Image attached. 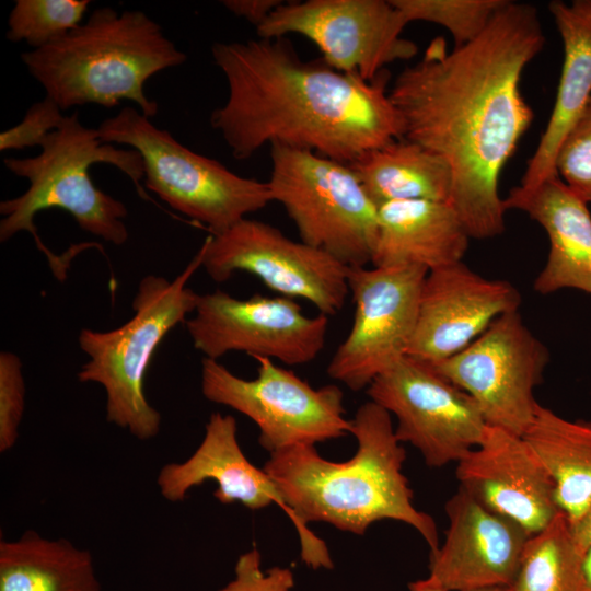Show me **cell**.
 Wrapping results in <instances>:
<instances>
[{"label":"cell","mask_w":591,"mask_h":591,"mask_svg":"<svg viewBox=\"0 0 591 591\" xmlns=\"http://www.w3.org/2000/svg\"><path fill=\"white\" fill-rule=\"evenodd\" d=\"M544 45L536 8L508 0L472 42L448 50L434 38L389 92L403 138L449 164L450 205L472 239L505 231L500 174L534 119L520 81Z\"/></svg>","instance_id":"cell-1"},{"label":"cell","mask_w":591,"mask_h":591,"mask_svg":"<svg viewBox=\"0 0 591 591\" xmlns=\"http://www.w3.org/2000/svg\"><path fill=\"white\" fill-rule=\"evenodd\" d=\"M211 55L228 97L210 125L235 159L281 144L350 164L403 138L384 71L367 81L324 61H303L285 37L215 43Z\"/></svg>","instance_id":"cell-2"},{"label":"cell","mask_w":591,"mask_h":591,"mask_svg":"<svg viewBox=\"0 0 591 591\" xmlns=\"http://www.w3.org/2000/svg\"><path fill=\"white\" fill-rule=\"evenodd\" d=\"M350 422L358 448L348 461H328L315 445L302 444L270 454L264 465L296 517L302 561L312 569L334 567L326 544L309 529L310 522L362 535L376 521L395 520L414 528L430 554L434 553L440 545L437 524L413 503L403 473L406 451L391 414L369 401Z\"/></svg>","instance_id":"cell-3"},{"label":"cell","mask_w":591,"mask_h":591,"mask_svg":"<svg viewBox=\"0 0 591 591\" xmlns=\"http://www.w3.org/2000/svg\"><path fill=\"white\" fill-rule=\"evenodd\" d=\"M21 59L61 111L85 104L112 108L127 100L152 118L159 107L146 95L144 84L158 72L183 65L187 56L144 12L102 7Z\"/></svg>","instance_id":"cell-4"},{"label":"cell","mask_w":591,"mask_h":591,"mask_svg":"<svg viewBox=\"0 0 591 591\" xmlns=\"http://www.w3.org/2000/svg\"><path fill=\"white\" fill-rule=\"evenodd\" d=\"M95 163L116 166L141 193L144 172L140 154L103 142L97 129L81 124L78 112L66 116L44 141L38 155L3 159L4 166L30 185L22 195L1 201L0 241L26 231L49 262L54 260L56 256L37 234L34 218L43 210L57 208L67 211L83 231L114 245L126 243L127 208L94 185L89 169Z\"/></svg>","instance_id":"cell-5"},{"label":"cell","mask_w":591,"mask_h":591,"mask_svg":"<svg viewBox=\"0 0 591 591\" xmlns=\"http://www.w3.org/2000/svg\"><path fill=\"white\" fill-rule=\"evenodd\" d=\"M202 257L200 247L172 281L154 275L143 277L132 301L134 316L124 325L106 332H80L79 345L89 360L78 380L101 384L106 393L107 421L139 440H150L160 431L161 415L146 397L144 376L159 344L198 304L200 294L187 283L202 267Z\"/></svg>","instance_id":"cell-6"},{"label":"cell","mask_w":591,"mask_h":591,"mask_svg":"<svg viewBox=\"0 0 591 591\" xmlns=\"http://www.w3.org/2000/svg\"><path fill=\"white\" fill-rule=\"evenodd\" d=\"M96 129L103 142L136 150L147 188L172 209L205 224L212 235L273 201L267 182L240 176L188 149L138 108L126 106Z\"/></svg>","instance_id":"cell-7"},{"label":"cell","mask_w":591,"mask_h":591,"mask_svg":"<svg viewBox=\"0 0 591 591\" xmlns=\"http://www.w3.org/2000/svg\"><path fill=\"white\" fill-rule=\"evenodd\" d=\"M270 158L273 201L285 208L301 241L349 267L371 263L378 207L350 165L281 144L270 146Z\"/></svg>","instance_id":"cell-8"},{"label":"cell","mask_w":591,"mask_h":591,"mask_svg":"<svg viewBox=\"0 0 591 591\" xmlns=\"http://www.w3.org/2000/svg\"><path fill=\"white\" fill-rule=\"evenodd\" d=\"M255 359L257 376L246 380L218 360L204 358L201 392L208 401L231 407L253 420L259 429V444L270 454L350 433L344 394L337 385L314 389L271 359Z\"/></svg>","instance_id":"cell-9"},{"label":"cell","mask_w":591,"mask_h":591,"mask_svg":"<svg viewBox=\"0 0 591 591\" xmlns=\"http://www.w3.org/2000/svg\"><path fill=\"white\" fill-rule=\"evenodd\" d=\"M407 24L391 0H306L285 1L256 31L260 38L301 35L327 66L373 81L386 65L417 54L402 36Z\"/></svg>","instance_id":"cell-10"},{"label":"cell","mask_w":591,"mask_h":591,"mask_svg":"<svg viewBox=\"0 0 591 591\" xmlns=\"http://www.w3.org/2000/svg\"><path fill=\"white\" fill-rule=\"evenodd\" d=\"M201 247L202 267L212 280L246 271L281 297L309 301L327 317L343 309L349 293V266L263 221L244 218L209 234Z\"/></svg>","instance_id":"cell-11"},{"label":"cell","mask_w":591,"mask_h":591,"mask_svg":"<svg viewBox=\"0 0 591 591\" xmlns=\"http://www.w3.org/2000/svg\"><path fill=\"white\" fill-rule=\"evenodd\" d=\"M548 362V349L515 310L432 367L476 402L488 426L523 436L538 404L534 391Z\"/></svg>","instance_id":"cell-12"},{"label":"cell","mask_w":591,"mask_h":591,"mask_svg":"<svg viewBox=\"0 0 591 591\" xmlns=\"http://www.w3.org/2000/svg\"><path fill=\"white\" fill-rule=\"evenodd\" d=\"M427 273L419 266L349 267L355 314L328 363L332 379L357 392L406 356Z\"/></svg>","instance_id":"cell-13"},{"label":"cell","mask_w":591,"mask_h":591,"mask_svg":"<svg viewBox=\"0 0 591 591\" xmlns=\"http://www.w3.org/2000/svg\"><path fill=\"white\" fill-rule=\"evenodd\" d=\"M367 394L395 416L397 439L415 447L431 467L456 464L479 444L488 426L466 392L408 356L375 378Z\"/></svg>","instance_id":"cell-14"},{"label":"cell","mask_w":591,"mask_h":591,"mask_svg":"<svg viewBox=\"0 0 591 591\" xmlns=\"http://www.w3.org/2000/svg\"><path fill=\"white\" fill-rule=\"evenodd\" d=\"M186 321L194 347L218 360L231 351L276 359L288 366L313 361L323 350L328 317L308 316L290 298L255 294L236 299L216 290L200 294Z\"/></svg>","instance_id":"cell-15"},{"label":"cell","mask_w":591,"mask_h":591,"mask_svg":"<svg viewBox=\"0 0 591 591\" xmlns=\"http://www.w3.org/2000/svg\"><path fill=\"white\" fill-rule=\"evenodd\" d=\"M520 303L511 282L486 278L463 260L429 270L406 356L436 366L467 347L496 318L519 310Z\"/></svg>","instance_id":"cell-16"},{"label":"cell","mask_w":591,"mask_h":591,"mask_svg":"<svg viewBox=\"0 0 591 591\" xmlns=\"http://www.w3.org/2000/svg\"><path fill=\"white\" fill-rule=\"evenodd\" d=\"M460 487L530 535L560 512L547 468L522 437L487 426L479 444L456 463Z\"/></svg>","instance_id":"cell-17"},{"label":"cell","mask_w":591,"mask_h":591,"mask_svg":"<svg viewBox=\"0 0 591 591\" xmlns=\"http://www.w3.org/2000/svg\"><path fill=\"white\" fill-rule=\"evenodd\" d=\"M444 541L430 554L429 577L445 591L510 587L530 534L459 488L444 507Z\"/></svg>","instance_id":"cell-18"},{"label":"cell","mask_w":591,"mask_h":591,"mask_svg":"<svg viewBox=\"0 0 591 591\" xmlns=\"http://www.w3.org/2000/svg\"><path fill=\"white\" fill-rule=\"evenodd\" d=\"M208 480L217 484L213 496L221 503L241 502L251 510L276 503L296 525V517L275 482L243 453L231 415L211 414L196 451L181 463L165 464L157 477L161 495L171 502L184 500L193 487Z\"/></svg>","instance_id":"cell-19"},{"label":"cell","mask_w":591,"mask_h":591,"mask_svg":"<svg viewBox=\"0 0 591 591\" xmlns=\"http://www.w3.org/2000/svg\"><path fill=\"white\" fill-rule=\"evenodd\" d=\"M503 204L507 211L525 212L547 235V259L534 280V290L546 296L571 288L591 294V213L588 204L557 175L533 189L512 188Z\"/></svg>","instance_id":"cell-20"},{"label":"cell","mask_w":591,"mask_h":591,"mask_svg":"<svg viewBox=\"0 0 591 591\" xmlns=\"http://www.w3.org/2000/svg\"><path fill=\"white\" fill-rule=\"evenodd\" d=\"M470 235L449 202L399 200L378 207L374 267L432 270L463 260Z\"/></svg>","instance_id":"cell-21"},{"label":"cell","mask_w":591,"mask_h":591,"mask_svg":"<svg viewBox=\"0 0 591 591\" xmlns=\"http://www.w3.org/2000/svg\"><path fill=\"white\" fill-rule=\"evenodd\" d=\"M548 10L564 47L552 114L519 185L533 189L556 175L558 148L591 99V0L552 1Z\"/></svg>","instance_id":"cell-22"},{"label":"cell","mask_w":591,"mask_h":591,"mask_svg":"<svg viewBox=\"0 0 591 591\" xmlns=\"http://www.w3.org/2000/svg\"><path fill=\"white\" fill-rule=\"evenodd\" d=\"M376 207L399 200L449 202L452 173L447 161L405 138L372 149L351 162Z\"/></svg>","instance_id":"cell-23"},{"label":"cell","mask_w":591,"mask_h":591,"mask_svg":"<svg viewBox=\"0 0 591 591\" xmlns=\"http://www.w3.org/2000/svg\"><path fill=\"white\" fill-rule=\"evenodd\" d=\"M0 591H101L91 553L26 531L0 542Z\"/></svg>","instance_id":"cell-24"},{"label":"cell","mask_w":591,"mask_h":591,"mask_svg":"<svg viewBox=\"0 0 591 591\" xmlns=\"http://www.w3.org/2000/svg\"><path fill=\"white\" fill-rule=\"evenodd\" d=\"M522 437L552 476L560 511L576 523L591 502V419H567L538 403Z\"/></svg>","instance_id":"cell-25"},{"label":"cell","mask_w":591,"mask_h":591,"mask_svg":"<svg viewBox=\"0 0 591 591\" xmlns=\"http://www.w3.org/2000/svg\"><path fill=\"white\" fill-rule=\"evenodd\" d=\"M586 552L576 542L570 523L560 511L526 542L511 591H591Z\"/></svg>","instance_id":"cell-26"},{"label":"cell","mask_w":591,"mask_h":591,"mask_svg":"<svg viewBox=\"0 0 591 591\" xmlns=\"http://www.w3.org/2000/svg\"><path fill=\"white\" fill-rule=\"evenodd\" d=\"M89 0H16L8 20L7 38L43 48L80 25Z\"/></svg>","instance_id":"cell-27"},{"label":"cell","mask_w":591,"mask_h":591,"mask_svg":"<svg viewBox=\"0 0 591 591\" xmlns=\"http://www.w3.org/2000/svg\"><path fill=\"white\" fill-rule=\"evenodd\" d=\"M408 23L425 21L444 27L454 47L478 37L508 0H391Z\"/></svg>","instance_id":"cell-28"},{"label":"cell","mask_w":591,"mask_h":591,"mask_svg":"<svg viewBox=\"0 0 591 591\" xmlns=\"http://www.w3.org/2000/svg\"><path fill=\"white\" fill-rule=\"evenodd\" d=\"M556 175L586 204H591V99L561 141Z\"/></svg>","instance_id":"cell-29"},{"label":"cell","mask_w":591,"mask_h":591,"mask_svg":"<svg viewBox=\"0 0 591 591\" xmlns=\"http://www.w3.org/2000/svg\"><path fill=\"white\" fill-rule=\"evenodd\" d=\"M25 405V382L21 359L13 352L0 354V452L11 450L19 438Z\"/></svg>","instance_id":"cell-30"},{"label":"cell","mask_w":591,"mask_h":591,"mask_svg":"<svg viewBox=\"0 0 591 591\" xmlns=\"http://www.w3.org/2000/svg\"><path fill=\"white\" fill-rule=\"evenodd\" d=\"M61 112L47 96L34 103L18 125L0 134V150H21L36 146L40 148L48 136L62 125L66 116Z\"/></svg>","instance_id":"cell-31"},{"label":"cell","mask_w":591,"mask_h":591,"mask_svg":"<svg viewBox=\"0 0 591 591\" xmlns=\"http://www.w3.org/2000/svg\"><path fill=\"white\" fill-rule=\"evenodd\" d=\"M234 578L218 591H292L294 576L288 567L262 568L260 553L252 548L236 560Z\"/></svg>","instance_id":"cell-32"},{"label":"cell","mask_w":591,"mask_h":591,"mask_svg":"<svg viewBox=\"0 0 591 591\" xmlns=\"http://www.w3.org/2000/svg\"><path fill=\"white\" fill-rule=\"evenodd\" d=\"M283 2V0H224L222 4L232 14L258 27Z\"/></svg>","instance_id":"cell-33"},{"label":"cell","mask_w":591,"mask_h":591,"mask_svg":"<svg viewBox=\"0 0 591 591\" xmlns=\"http://www.w3.org/2000/svg\"><path fill=\"white\" fill-rule=\"evenodd\" d=\"M578 545L587 553L591 547V502L579 520L570 525Z\"/></svg>","instance_id":"cell-34"},{"label":"cell","mask_w":591,"mask_h":591,"mask_svg":"<svg viewBox=\"0 0 591 591\" xmlns=\"http://www.w3.org/2000/svg\"><path fill=\"white\" fill-rule=\"evenodd\" d=\"M408 589L409 591H445L429 577L409 583Z\"/></svg>","instance_id":"cell-35"},{"label":"cell","mask_w":591,"mask_h":591,"mask_svg":"<svg viewBox=\"0 0 591 591\" xmlns=\"http://www.w3.org/2000/svg\"><path fill=\"white\" fill-rule=\"evenodd\" d=\"M584 569H586L589 583L591 586V547L587 551L586 556H584Z\"/></svg>","instance_id":"cell-36"},{"label":"cell","mask_w":591,"mask_h":591,"mask_svg":"<svg viewBox=\"0 0 591 591\" xmlns=\"http://www.w3.org/2000/svg\"><path fill=\"white\" fill-rule=\"evenodd\" d=\"M468 591H511V589L510 587L496 586V587H486V588H479V589H474V590H468Z\"/></svg>","instance_id":"cell-37"}]
</instances>
